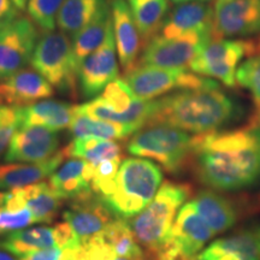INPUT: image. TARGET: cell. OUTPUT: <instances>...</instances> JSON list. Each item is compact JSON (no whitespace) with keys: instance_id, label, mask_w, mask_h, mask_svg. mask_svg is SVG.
I'll return each mask as SVG.
<instances>
[{"instance_id":"obj_1","label":"cell","mask_w":260,"mask_h":260,"mask_svg":"<svg viewBox=\"0 0 260 260\" xmlns=\"http://www.w3.org/2000/svg\"><path fill=\"white\" fill-rule=\"evenodd\" d=\"M190 170L205 187L225 193L260 184V126L251 124L195 135Z\"/></svg>"},{"instance_id":"obj_2","label":"cell","mask_w":260,"mask_h":260,"mask_svg":"<svg viewBox=\"0 0 260 260\" xmlns=\"http://www.w3.org/2000/svg\"><path fill=\"white\" fill-rule=\"evenodd\" d=\"M239 104L219 87L180 90L155 100L147 125L168 124L195 135L217 132L240 116Z\"/></svg>"},{"instance_id":"obj_3","label":"cell","mask_w":260,"mask_h":260,"mask_svg":"<svg viewBox=\"0 0 260 260\" xmlns=\"http://www.w3.org/2000/svg\"><path fill=\"white\" fill-rule=\"evenodd\" d=\"M193 194L190 184L165 181L153 200L134 218L129 219L136 242L146 249V258L162 246L182 205Z\"/></svg>"},{"instance_id":"obj_4","label":"cell","mask_w":260,"mask_h":260,"mask_svg":"<svg viewBox=\"0 0 260 260\" xmlns=\"http://www.w3.org/2000/svg\"><path fill=\"white\" fill-rule=\"evenodd\" d=\"M162 182L161 169L146 158L122 161L115 191L104 198L117 218L132 219L153 200Z\"/></svg>"},{"instance_id":"obj_5","label":"cell","mask_w":260,"mask_h":260,"mask_svg":"<svg viewBox=\"0 0 260 260\" xmlns=\"http://www.w3.org/2000/svg\"><path fill=\"white\" fill-rule=\"evenodd\" d=\"M128 152L157 161L168 174L189 170L195 151V135L168 124H153L136 132L128 142Z\"/></svg>"},{"instance_id":"obj_6","label":"cell","mask_w":260,"mask_h":260,"mask_svg":"<svg viewBox=\"0 0 260 260\" xmlns=\"http://www.w3.org/2000/svg\"><path fill=\"white\" fill-rule=\"evenodd\" d=\"M30 64L59 92H75L80 64L75 56L73 41L65 32H45L39 39Z\"/></svg>"},{"instance_id":"obj_7","label":"cell","mask_w":260,"mask_h":260,"mask_svg":"<svg viewBox=\"0 0 260 260\" xmlns=\"http://www.w3.org/2000/svg\"><path fill=\"white\" fill-rule=\"evenodd\" d=\"M214 235L223 234L241 220L260 212V191L225 193L203 189L189 200Z\"/></svg>"},{"instance_id":"obj_8","label":"cell","mask_w":260,"mask_h":260,"mask_svg":"<svg viewBox=\"0 0 260 260\" xmlns=\"http://www.w3.org/2000/svg\"><path fill=\"white\" fill-rule=\"evenodd\" d=\"M256 54L255 39H211L191 61L189 69L194 74L211 77L234 88L236 73L245 57Z\"/></svg>"},{"instance_id":"obj_9","label":"cell","mask_w":260,"mask_h":260,"mask_svg":"<svg viewBox=\"0 0 260 260\" xmlns=\"http://www.w3.org/2000/svg\"><path fill=\"white\" fill-rule=\"evenodd\" d=\"M214 236L190 201L178 211L162 246L149 260H197L199 252Z\"/></svg>"},{"instance_id":"obj_10","label":"cell","mask_w":260,"mask_h":260,"mask_svg":"<svg viewBox=\"0 0 260 260\" xmlns=\"http://www.w3.org/2000/svg\"><path fill=\"white\" fill-rule=\"evenodd\" d=\"M125 82L138 99L153 100L172 90L203 89L219 87L216 81L183 69L139 65L125 75Z\"/></svg>"},{"instance_id":"obj_11","label":"cell","mask_w":260,"mask_h":260,"mask_svg":"<svg viewBox=\"0 0 260 260\" xmlns=\"http://www.w3.org/2000/svg\"><path fill=\"white\" fill-rule=\"evenodd\" d=\"M211 39L212 34L209 32H194L177 38H162L157 35L145 46L138 67L149 65L186 70L190 68L191 61Z\"/></svg>"},{"instance_id":"obj_12","label":"cell","mask_w":260,"mask_h":260,"mask_svg":"<svg viewBox=\"0 0 260 260\" xmlns=\"http://www.w3.org/2000/svg\"><path fill=\"white\" fill-rule=\"evenodd\" d=\"M117 57L118 56H117L111 15L105 40L80 64L79 83L81 93L84 98L94 99L100 93H103L107 84L118 79L119 67Z\"/></svg>"},{"instance_id":"obj_13","label":"cell","mask_w":260,"mask_h":260,"mask_svg":"<svg viewBox=\"0 0 260 260\" xmlns=\"http://www.w3.org/2000/svg\"><path fill=\"white\" fill-rule=\"evenodd\" d=\"M260 37V0H217L212 39Z\"/></svg>"},{"instance_id":"obj_14","label":"cell","mask_w":260,"mask_h":260,"mask_svg":"<svg viewBox=\"0 0 260 260\" xmlns=\"http://www.w3.org/2000/svg\"><path fill=\"white\" fill-rule=\"evenodd\" d=\"M39 31L30 18L18 17L0 29V80L23 69L31 60Z\"/></svg>"},{"instance_id":"obj_15","label":"cell","mask_w":260,"mask_h":260,"mask_svg":"<svg viewBox=\"0 0 260 260\" xmlns=\"http://www.w3.org/2000/svg\"><path fill=\"white\" fill-rule=\"evenodd\" d=\"M63 217L81 246L86 245L117 218L104 198L94 191L71 200L70 207L64 211Z\"/></svg>"},{"instance_id":"obj_16","label":"cell","mask_w":260,"mask_h":260,"mask_svg":"<svg viewBox=\"0 0 260 260\" xmlns=\"http://www.w3.org/2000/svg\"><path fill=\"white\" fill-rule=\"evenodd\" d=\"M59 147L56 130L42 125H19L4 155L6 162H41L53 157Z\"/></svg>"},{"instance_id":"obj_17","label":"cell","mask_w":260,"mask_h":260,"mask_svg":"<svg viewBox=\"0 0 260 260\" xmlns=\"http://www.w3.org/2000/svg\"><path fill=\"white\" fill-rule=\"evenodd\" d=\"M54 246H81L75 239L73 230L67 222L58 223L54 226L21 229L10 233L0 240V249H4L19 258L31 252Z\"/></svg>"},{"instance_id":"obj_18","label":"cell","mask_w":260,"mask_h":260,"mask_svg":"<svg viewBox=\"0 0 260 260\" xmlns=\"http://www.w3.org/2000/svg\"><path fill=\"white\" fill-rule=\"evenodd\" d=\"M53 94V87L35 69L23 68L0 80V105L25 107L47 99Z\"/></svg>"},{"instance_id":"obj_19","label":"cell","mask_w":260,"mask_h":260,"mask_svg":"<svg viewBox=\"0 0 260 260\" xmlns=\"http://www.w3.org/2000/svg\"><path fill=\"white\" fill-rule=\"evenodd\" d=\"M110 8L117 56L124 75H128L138 67L140 52L144 48L145 44L133 18L128 3L125 0H111Z\"/></svg>"},{"instance_id":"obj_20","label":"cell","mask_w":260,"mask_h":260,"mask_svg":"<svg viewBox=\"0 0 260 260\" xmlns=\"http://www.w3.org/2000/svg\"><path fill=\"white\" fill-rule=\"evenodd\" d=\"M213 6L203 2H186L176 6L167 16L159 35L177 38L194 32L212 34Z\"/></svg>"},{"instance_id":"obj_21","label":"cell","mask_w":260,"mask_h":260,"mask_svg":"<svg viewBox=\"0 0 260 260\" xmlns=\"http://www.w3.org/2000/svg\"><path fill=\"white\" fill-rule=\"evenodd\" d=\"M95 167L82 159L73 158L60 165L48 177L51 189L61 199L74 200L92 193Z\"/></svg>"},{"instance_id":"obj_22","label":"cell","mask_w":260,"mask_h":260,"mask_svg":"<svg viewBox=\"0 0 260 260\" xmlns=\"http://www.w3.org/2000/svg\"><path fill=\"white\" fill-rule=\"evenodd\" d=\"M68 157L65 148L41 162H17L0 165V189H15L42 182L50 177Z\"/></svg>"},{"instance_id":"obj_23","label":"cell","mask_w":260,"mask_h":260,"mask_svg":"<svg viewBox=\"0 0 260 260\" xmlns=\"http://www.w3.org/2000/svg\"><path fill=\"white\" fill-rule=\"evenodd\" d=\"M21 125H42L52 130L70 128L76 106L59 100H40L25 107H19Z\"/></svg>"},{"instance_id":"obj_24","label":"cell","mask_w":260,"mask_h":260,"mask_svg":"<svg viewBox=\"0 0 260 260\" xmlns=\"http://www.w3.org/2000/svg\"><path fill=\"white\" fill-rule=\"evenodd\" d=\"M133 18L145 46L159 35L169 11L168 0H128Z\"/></svg>"},{"instance_id":"obj_25","label":"cell","mask_w":260,"mask_h":260,"mask_svg":"<svg viewBox=\"0 0 260 260\" xmlns=\"http://www.w3.org/2000/svg\"><path fill=\"white\" fill-rule=\"evenodd\" d=\"M68 157L86 160L93 167H98L100 162L122 157V147L115 140H106L95 136H83L75 138L65 147Z\"/></svg>"},{"instance_id":"obj_26","label":"cell","mask_w":260,"mask_h":260,"mask_svg":"<svg viewBox=\"0 0 260 260\" xmlns=\"http://www.w3.org/2000/svg\"><path fill=\"white\" fill-rule=\"evenodd\" d=\"M110 19H111V8L105 2L92 21L79 32L73 35L71 41L79 64L82 63L84 58L93 53L105 40Z\"/></svg>"},{"instance_id":"obj_27","label":"cell","mask_w":260,"mask_h":260,"mask_svg":"<svg viewBox=\"0 0 260 260\" xmlns=\"http://www.w3.org/2000/svg\"><path fill=\"white\" fill-rule=\"evenodd\" d=\"M19 189L24 199L25 207L34 216L35 222L51 223L54 219L63 199L51 189L50 184L42 181Z\"/></svg>"},{"instance_id":"obj_28","label":"cell","mask_w":260,"mask_h":260,"mask_svg":"<svg viewBox=\"0 0 260 260\" xmlns=\"http://www.w3.org/2000/svg\"><path fill=\"white\" fill-rule=\"evenodd\" d=\"M104 3L105 0H65L57 16L58 28L75 35L92 21Z\"/></svg>"},{"instance_id":"obj_29","label":"cell","mask_w":260,"mask_h":260,"mask_svg":"<svg viewBox=\"0 0 260 260\" xmlns=\"http://www.w3.org/2000/svg\"><path fill=\"white\" fill-rule=\"evenodd\" d=\"M98 236L112 248L117 256L146 260L145 252L136 242L132 228L126 219L116 218Z\"/></svg>"},{"instance_id":"obj_30","label":"cell","mask_w":260,"mask_h":260,"mask_svg":"<svg viewBox=\"0 0 260 260\" xmlns=\"http://www.w3.org/2000/svg\"><path fill=\"white\" fill-rule=\"evenodd\" d=\"M69 129L75 138L95 136V138L106 140H122L128 138L130 135H134L136 133V130L132 126L119 124V123L94 119L77 112Z\"/></svg>"},{"instance_id":"obj_31","label":"cell","mask_w":260,"mask_h":260,"mask_svg":"<svg viewBox=\"0 0 260 260\" xmlns=\"http://www.w3.org/2000/svg\"><path fill=\"white\" fill-rule=\"evenodd\" d=\"M213 243L225 251L237 253L243 260H260V243L254 228L236 230Z\"/></svg>"},{"instance_id":"obj_32","label":"cell","mask_w":260,"mask_h":260,"mask_svg":"<svg viewBox=\"0 0 260 260\" xmlns=\"http://www.w3.org/2000/svg\"><path fill=\"white\" fill-rule=\"evenodd\" d=\"M65 0H29L28 14L30 19L44 32L54 31L57 16Z\"/></svg>"},{"instance_id":"obj_33","label":"cell","mask_w":260,"mask_h":260,"mask_svg":"<svg viewBox=\"0 0 260 260\" xmlns=\"http://www.w3.org/2000/svg\"><path fill=\"white\" fill-rule=\"evenodd\" d=\"M236 83L251 93L255 112L260 111V54L248 57L240 64Z\"/></svg>"},{"instance_id":"obj_34","label":"cell","mask_w":260,"mask_h":260,"mask_svg":"<svg viewBox=\"0 0 260 260\" xmlns=\"http://www.w3.org/2000/svg\"><path fill=\"white\" fill-rule=\"evenodd\" d=\"M122 161V157H117L100 162L95 167L92 182L94 193L102 198H107L115 191L117 174H118Z\"/></svg>"},{"instance_id":"obj_35","label":"cell","mask_w":260,"mask_h":260,"mask_svg":"<svg viewBox=\"0 0 260 260\" xmlns=\"http://www.w3.org/2000/svg\"><path fill=\"white\" fill-rule=\"evenodd\" d=\"M34 223H37L34 216L28 209L10 211L0 206V235L24 229Z\"/></svg>"},{"instance_id":"obj_36","label":"cell","mask_w":260,"mask_h":260,"mask_svg":"<svg viewBox=\"0 0 260 260\" xmlns=\"http://www.w3.org/2000/svg\"><path fill=\"white\" fill-rule=\"evenodd\" d=\"M21 125V112L19 107L3 106L0 118V155L9 147L10 141Z\"/></svg>"},{"instance_id":"obj_37","label":"cell","mask_w":260,"mask_h":260,"mask_svg":"<svg viewBox=\"0 0 260 260\" xmlns=\"http://www.w3.org/2000/svg\"><path fill=\"white\" fill-rule=\"evenodd\" d=\"M199 260H243L237 253L232 251H225V249L219 248L212 242L209 247L199 253L197 256Z\"/></svg>"},{"instance_id":"obj_38","label":"cell","mask_w":260,"mask_h":260,"mask_svg":"<svg viewBox=\"0 0 260 260\" xmlns=\"http://www.w3.org/2000/svg\"><path fill=\"white\" fill-rule=\"evenodd\" d=\"M65 259V247L54 246L50 248L40 249L29 253L22 256L19 260H64Z\"/></svg>"},{"instance_id":"obj_39","label":"cell","mask_w":260,"mask_h":260,"mask_svg":"<svg viewBox=\"0 0 260 260\" xmlns=\"http://www.w3.org/2000/svg\"><path fill=\"white\" fill-rule=\"evenodd\" d=\"M19 17V11L10 0H0V29L8 27Z\"/></svg>"},{"instance_id":"obj_40","label":"cell","mask_w":260,"mask_h":260,"mask_svg":"<svg viewBox=\"0 0 260 260\" xmlns=\"http://www.w3.org/2000/svg\"><path fill=\"white\" fill-rule=\"evenodd\" d=\"M10 2L16 6V9H17L19 12H23L28 8L29 0H10Z\"/></svg>"},{"instance_id":"obj_41","label":"cell","mask_w":260,"mask_h":260,"mask_svg":"<svg viewBox=\"0 0 260 260\" xmlns=\"http://www.w3.org/2000/svg\"><path fill=\"white\" fill-rule=\"evenodd\" d=\"M0 260H16V258L11 253L4 251V249H0Z\"/></svg>"},{"instance_id":"obj_42","label":"cell","mask_w":260,"mask_h":260,"mask_svg":"<svg viewBox=\"0 0 260 260\" xmlns=\"http://www.w3.org/2000/svg\"><path fill=\"white\" fill-rule=\"evenodd\" d=\"M253 121H254L256 124L260 126V111L259 112H255V116L253 117Z\"/></svg>"},{"instance_id":"obj_43","label":"cell","mask_w":260,"mask_h":260,"mask_svg":"<svg viewBox=\"0 0 260 260\" xmlns=\"http://www.w3.org/2000/svg\"><path fill=\"white\" fill-rule=\"evenodd\" d=\"M256 42V54H260V37L255 39Z\"/></svg>"},{"instance_id":"obj_44","label":"cell","mask_w":260,"mask_h":260,"mask_svg":"<svg viewBox=\"0 0 260 260\" xmlns=\"http://www.w3.org/2000/svg\"><path fill=\"white\" fill-rule=\"evenodd\" d=\"M254 229H255L256 236H258V240H259V243H260V224H259V225H256V226H254Z\"/></svg>"},{"instance_id":"obj_45","label":"cell","mask_w":260,"mask_h":260,"mask_svg":"<svg viewBox=\"0 0 260 260\" xmlns=\"http://www.w3.org/2000/svg\"><path fill=\"white\" fill-rule=\"evenodd\" d=\"M4 198H5V193L4 191H0V206H2L3 201H4Z\"/></svg>"},{"instance_id":"obj_46","label":"cell","mask_w":260,"mask_h":260,"mask_svg":"<svg viewBox=\"0 0 260 260\" xmlns=\"http://www.w3.org/2000/svg\"><path fill=\"white\" fill-rule=\"evenodd\" d=\"M172 2H176V3H186V2H193V0H172Z\"/></svg>"},{"instance_id":"obj_47","label":"cell","mask_w":260,"mask_h":260,"mask_svg":"<svg viewBox=\"0 0 260 260\" xmlns=\"http://www.w3.org/2000/svg\"><path fill=\"white\" fill-rule=\"evenodd\" d=\"M2 112H3V106L0 105V118H2Z\"/></svg>"},{"instance_id":"obj_48","label":"cell","mask_w":260,"mask_h":260,"mask_svg":"<svg viewBox=\"0 0 260 260\" xmlns=\"http://www.w3.org/2000/svg\"><path fill=\"white\" fill-rule=\"evenodd\" d=\"M197 260H199V259H197Z\"/></svg>"}]
</instances>
